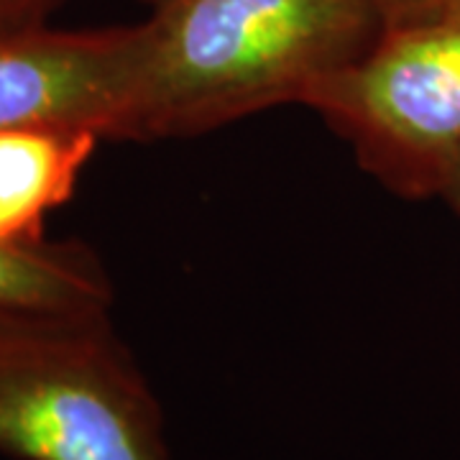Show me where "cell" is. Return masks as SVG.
I'll return each instance as SVG.
<instances>
[{"mask_svg": "<svg viewBox=\"0 0 460 460\" xmlns=\"http://www.w3.org/2000/svg\"><path fill=\"white\" fill-rule=\"evenodd\" d=\"M443 198L447 199V205L456 210V215L460 217V162L458 166H456V172H453V177H450V181H447V187H445Z\"/></svg>", "mask_w": 460, "mask_h": 460, "instance_id": "9", "label": "cell"}, {"mask_svg": "<svg viewBox=\"0 0 460 460\" xmlns=\"http://www.w3.org/2000/svg\"><path fill=\"white\" fill-rule=\"evenodd\" d=\"M115 287L83 241L0 243V307L111 310Z\"/></svg>", "mask_w": 460, "mask_h": 460, "instance_id": "6", "label": "cell"}, {"mask_svg": "<svg viewBox=\"0 0 460 460\" xmlns=\"http://www.w3.org/2000/svg\"><path fill=\"white\" fill-rule=\"evenodd\" d=\"M100 141L77 128L0 131V243L44 238L47 217L72 198Z\"/></svg>", "mask_w": 460, "mask_h": 460, "instance_id": "5", "label": "cell"}, {"mask_svg": "<svg viewBox=\"0 0 460 460\" xmlns=\"http://www.w3.org/2000/svg\"><path fill=\"white\" fill-rule=\"evenodd\" d=\"M69 0H0V33L49 26V18Z\"/></svg>", "mask_w": 460, "mask_h": 460, "instance_id": "7", "label": "cell"}, {"mask_svg": "<svg viewBox=\"0 0 460 460\" xmlns=\"http://www.w3.org/2000/svg\"><path fill=\"white\" fill-rule=\"evenodd\" d=\"M0 453L172 460L162 402L111 310L0 307Z\"/></svg>", "mask_w": 460, "mask_h": 460, "instance_id": "2", "label": "cell"}, {"mask_svg": "<svg viewBox=\"0 0 460 460\" xmlns=\"http://www.w3.org/2000/svg\"><path fill=\"white\" fill-rule=\"evenodd\" d=\"M440 3L443 0H378V11L384 18V26H394V23L425 16Z\"/></svg>", "mask_w": 460, "mask_h": 460, "instance_id": "8", "label": "cell"}, {"mask_svg": "<svg viewBox=\"0 0 460 460\" xmlns=\"http://www.w3.org/2000/svg\"><path fill=\"white\" fill-rule=\"evenodd\" d=\"M384 29L378 0H159L138 23L126 141L305 105Z\"/></svg>", "mask_w": 460, "mask_h": 460, "instance_id": "1", "label": "cell"}, {"mask_svg": "<svg viewBox=\"0 0 460 460\" xmlns=\"http://www.w3.org/2000/svg\"><path fill=\"white\" fill-rule=\"evenodd\" d=\"M396 198H443L460 162V0L384 26L305 102Z\"/></svg>", "mask_w": 460, "mask_h": 460, "instance_id": "3", "label": "cell"}, {"mask_svg": "<svg viewBox=\"0 0 460 460\" xmlns=\"http://www.w3.org/2000/svg\"><path fill=\"white\" fill-rule=\"evenodd\" d=\"M138 23L0 33V131L77 128L126 141Z\"/></svg>", "mask_w": 460, "mask_h": 460, "instance_id": "4", "label": "cell"}, {"mask_svg": "<svg viewBox=\"0 0 460 460\" xmlns=\"http://www.w3.org/2000/svg\"><path fill=\"white\" fill-rule=\"evenodd\" d=\"M138 3H144V5H148V8H151V5H156L159 0H138Z\"/></svg>", "mask_w": 460, "mask_h": 460, "instance_id": "10", "label": "cell"}]
</instances>
